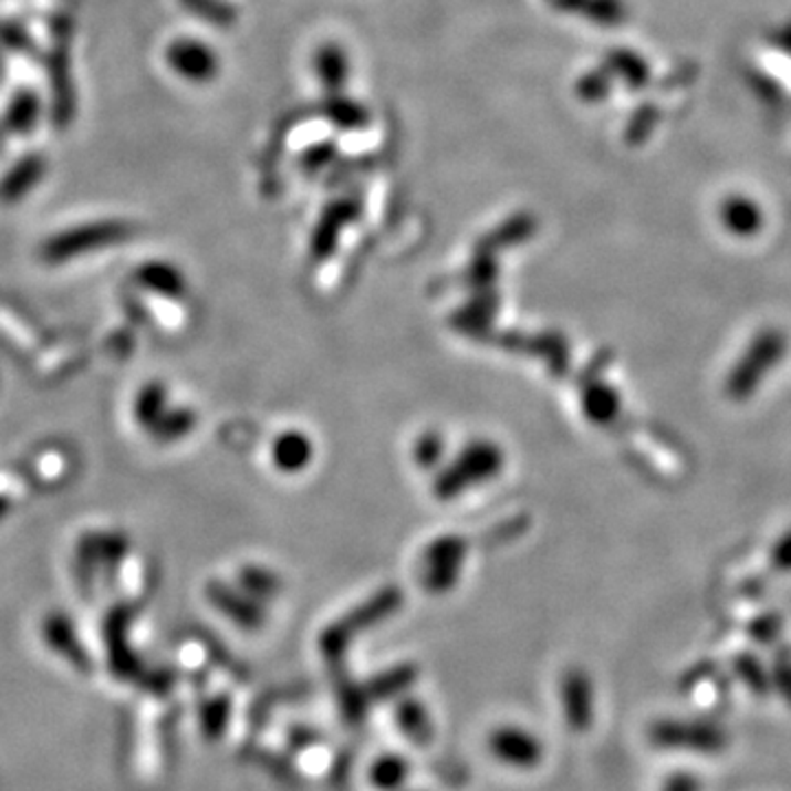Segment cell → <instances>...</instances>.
<instances>
[{
  "instance_id": "cell-12",
  "label": "cell",
  "mask_w": 791,
  "mask_h": 791,
  "mask_svg": "<svg viewBox=\"0 0 791 791\" xmlns=\"http://www.w3.org/2000/svg\"><path fill=\"white\" fill-rule=\"evenodd\" d=\"M772 684L779 690V695L788 701V706H791V659H781L774 666Z\"/></svg>"
},
{
  "instance_id": "cell-6",
  "label": "cell",
  "mask_w": 791,
  "mask_h": 791,
  "mask_svg": "<svg viewBox=\"0 0 791 791\" xmlns=\"http://www.w3.org/2000/svg\"><path fill=\"white\" fill-rule=\"evenodd\" d=\"M412 781V761L398 752L378 754L367 768V783L374 791H403Z\"/></svg>"
},
{
  "instance_id": "cell-5",
  "label": "cell",
  "mask_w": 791,
  "mask_h": 791,
  "mask_svg": "<svg viewBox=\"0 0 791 791\" xmlns=\"http://www.w3.org/2000/svg\"><path fill=\"white\" fill-rule=\"evenodd\" d=\"M396 717V726L398 730L418 748H427L434 737H436V726H434V717L429 712V708L425 706V701H418L414 697H405L396 704L394 710Z\"/></svg>"
},
{
  "instance_id": "cell-10",
  "label": "cell",
  "mask_w": 791,
  "mask_h": 791,
  "mask_svg": "<svg viewBox=\"0 0 791 791\" xmlns=\"http://www.w3.org/2000/svg\"><path fill=\"white\" fill-rule=\"evenodd\" d=\"M737 673L741 677V681L746 684V688L754 695H766L772 686L768 673L763 670V666L754 659V657H741L737 662Z\"/></svg>"
},
{
  "instance_id": "cell-8",
  "label": "cell",
  "mask_w": 791,
  "mask_h": 791,
  "mask_svg": "<svg viewBox=\"0 0 791 791\" xmlns=\"http://www.w3.org/2000/svg\"><path fill=\"white\" fill-rule=\"evenodd\" d=\"M40 97L31 91H22L18 95H13V100L9 102L7 108V117H4V126L11 133L18 135H27L38 126V117H40Z\"/></svg>"
},
{
  "instance_id": "cell-9",
  "label": "cell",
  "mask_w": 791,
  "mask_h": 791,
  "mask_svg": "<svg viewBox=\"0 0 791 791\" xmlns=\"http://www.w3.org/2000/svg\"><path fill=\"white\" fill-rule=\"evenodd\" d=\"M330 119L343 128V131H354V128H363L367 122V111L354 102L347 100H336L330 108Z\"/></svg>"
},
{
  "instance_id": "cell-3",
  "label": "cell",
  "mask_w": 791,
  "mask_h": 791,
  "mask_svg": "<svg viewBox=\"0 0 791 791\" xmlns=\"http://www.w3.org/2000/svg\"><path fill=\"white\" fill-rule=\"evenodd\" d=\"M596 693L590 675L581 668L568 670L559 684V710L570 732L585 735L596 719Z\"/></svg>"
},
{
  "instance_id": "cell-4",
  "label": "cell",
  "mask_w": 791,
  "mask_h": 791,
  "mask_svg": "<svg viewBox=\"0 0 791 791\" xmlns=\"http://www.w3.org/2000/svg\"><path fill=\"white\" fill-rule=\"evenodd\" d=\"M165 60L169 69L194 84H207L220 73V58L216 51L196 38H176L165 49Z\"/></svg>"
},
{
  "instance_id": "cell-2",
  "label": "cell",
  "mask_w": 791,
  "mask_h": 791,
  "mask_svg": "<svg viewBox=\"0 0 791 791\" xmlns=\"http://www.w3.org/2000/svg\"><path fill=\"white\" fill-rule=\"evenodd\" d=\"M486 750L492 761L514 772H534L545 761L543 739L523 724H499L486 737Z\"/></svg>"
},
{
  "instance_id": "cell-1",
  "label": "cell",
  "mask_w": 791,
  "mask_h": 791,
  "mask_svg": "<svg viewBox=\"0 0 791 791\" xmlns=\"http://www.w3.org/2000/svg\"><path fill=\"white\" fill-rule=\"evenodd\" d=\"M728 732L710 719H657L648 728V741L659 750L719 754L728 748Z\"/></svg>"
},
{
  "instance_id": "cell-11",
  "label": "cell",
  "mask_w": 791,
  "mask_h": 791,
  "mask_svg": "<svg viewBox=\"0 0 791 791\" xmlns=\"http://www.w3.org/2000/svg\"><path fill=\"white\" fill-rule=\"evenodd\" d=\"M659 791H701V781L693 772H673Z\"/></svg>"
},
{
  "instance_id": "cell-7",
  "label": "cell",
  "mask_w": 791,
  "mask_h": 791,
  "mask_svg": "<svg viewBox=\"0 0 791 791\" xmlns=\"http://www.w3.org/2000/svg\"><path fill=\"white\" fill-rule=\"evenodd\" d=\"M313 69H315L316 80L327 91H339L347 82L350 58H347V53H345V49L341 44L325 42L315 51Z\"/></svg>"
},
{
  "instance_id": "cell-13",
  "label": "cell",
  "mask_w": 791,
  "mask_h": 791,
  "mask_svg": "<svg viewBox=\"0 0 791 791\" xmlns=\"http://www.w3.org/2000/svg\"><path fill=\"white\" fill-rule=\"evenodd\" d=\"M403 791H425V790H409V788H407V790H403Z\"/></svg>"
}]
</instances>
